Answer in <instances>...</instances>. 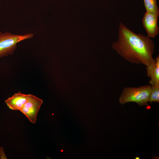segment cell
<instances>
[{
	"instance_id": "30bf717a",
	"label": "cell",
	"mask_w": 159,
	"mask_h": 159,
	"mask_svg": "<svg viewBox=\"0 0 159 159\" xmlns=\"http://www.w3.org/2000/svg\"><path fill=\"white\" fill-rule=\"evenodd\" d=\"M3 148L2 146L0 147V159H6Z\"/></svg>"
},
{
	"instance_id": "277c9868",
	"label": "cell",
	"mask_w": 159,
	"mask_h": 159,
	"mask_svg": "<svg viewBox=\"0 0 159 159\" xmlns=\"http://www.w3.org/2000/svg\"><path fill=\"white\" fill-rule=\"evenodd\" d=\"M43 100L31 94H29V98L24 104L20 111L28 118L32 123H35L37 120V116Z\"/></svg>"
},
{
	"instance_id": "ba28073f",
	"label": "cell",
	"mask_w": 159,
	"mask_h": 159,
	"mask_svg": "<svg viewBox=\"0 0 159 159\" xmlns=\"http://www.w3.org/2000/svg\"><path fill=\"white\" fill-rule=\"evenodd\" d=\"M157 0H143L146 11L159 14V9L157 4Z\"/></svg>"
},
{
	"instance_id": "6da1fadb",
	"label": "cell",
	"mask_w": 159,
	"mask_h": 159,
	"mask_svg": "<svg viewBox=\"0 0 159 159\" xmlns=\"http://www.w3.org/2000/svg\"><path fill=\"white\" fill-rule=\"evenodd\" d=\"M112 49L125 60L132 63L148 66L155 62L153 55L154 41L148 36L137 34L121 22L119 23L118 38Z\"/></svg>"
},
{
	"instance_id": "7a4b0ae2",
	"label": "cell",
	"mask_w": 159,
	"mask_h": 159,
	"mask_svg": "<svg viewBox=\"0 0 159 159\" xmlns=\"http://www.w3.org/2000/svg\"><path fill=\"white\" fill-rule=\"evenodd\" d=\"M150 85L138 87H124L119 98L122 105L130 102H135L140 106L148 105L151 92Z\"/></svg>"
},
{
	"instance_id": "3957f363",
	"label": "cell",
	"mask_w": 159,
	"mask_h": 159,
	"mask_svg": "<svg viewBox=\"0 0 159 159\" xmlns=\"http://www.w3.org/2000/svg\"><path fill=\"white\" fill-rule=\"evenodd\" d=\"M34 37V34L31 33L19 35L9 32H0V57L12 54L18 43Z\"/></svg>"
},
{
	"instance_id": "5b68a950",
	"label": "cell",
	"mask_w": 159,
	"mask_h": 159,
	"mask_svg": "<svg viewBox=\"0 0 159 159\" xmlns=\"http://www.w3.org/2000/svg\"><path fill=\"white\" fill-rule=\"evenodd\" d=\"M159 14L146 11L143 15L142 22L147 34L150 38H155L159 33V29L157 24Z\"/></svg>"
},
{
	"instance_id": "9c48e42d",
	"label": "cell",
	"mask_w": 159,
	"mask_h": 159,
	"mask_svg": "<svg viewBox=\"0 0 159 159\" xmlns=\"http://www.w3.org/2000/svg\"><path fill=\"white\" fill-rule=\"evenodd\" d=\"M149 102H159V84L151 87V92Z\"/></svg>"
},
{
	"instance_id": "52a82bcc",
	"label": "cell",
	"mask_w": 159,
	"mask_h": 159,
	"mask_svg": "<svg viewBox=\"0 0 159 159\" xmlns=\"http://www.w3.org/2000/svg\"><path fill=\"white\" fill-rule=\"evenodd\" d=\"M147 74L150 78L149 83L151 87L159 84V56L155 59V62L146 67Z\"/></svg>"
},
{
	"instance_id": "8fae6325",
	"label": "cell",
	"mask_w": 159,
	"mask_h": 159,
	"mask_svg": "<svg viewBox=\"0 0 159 159\" xmlns=\"http://www.w3.org/2000/svg\"><path fill=\"white\" fill-rule=\"evenodd\" d=\"M135 159H140L139 158V157H137Z\"/></svg>"
},
{
	"instance_id": "8992f818",
	"label": "cell",
	"mask_w": 159,
	"mask_h": 159,
	"mask_svg": "<svg viewBox=\"0 0 159 159\" xmlns=\"http://www.w3.org/2000/svg\"><path fill=\"white\" fill-rule=\"evenodd\" d=\"M29 95L19 92L8 98L5 101V102L10 109L20 111L27 100Z\"/></svg>"
}]
</instances>
